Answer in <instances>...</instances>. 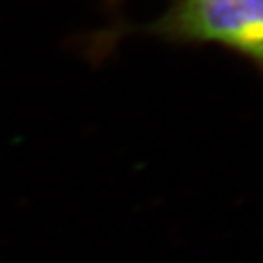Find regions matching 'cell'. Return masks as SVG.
<instances>
[{"instance_id":"7a4b0ae2","label":"cell","mask_w":263,"mask_h":263,"mask_svg":"<svg viewBox=\"0 0 263 263\" xmlns=\"http://www.w3.org/2000/svg\"><path fill=\"white\" fill-rule=\"evenodd\" d=\"M121 2H124V0H106V6H110V8H114V9H117V6H119Z\"/></svg>"},{"instance_id":"6da1fadb","label":"cell","mask_w":263,"mask_h":263,"mask_svg":"<svg viewBox=\"0 0 263 263\" xmlns=\"http://www.w3.org/2000/svg\"><path fill=\"white\" fill-rule=\"evenodd\" d=\"M132 35L186 48L216 46L249 62L263 79V0H168L146 24L115 22L91 33L82 42L84 53L103 61Z\"/></svg>"}]
</instances>
